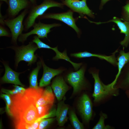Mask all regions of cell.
<instances>
[{"mask_svg":"<svg viewBox=\"0 0 129 129\" xmlns=\"http://www.w3.org/2000/svg\"><path fill=\"white\" fill-rule=\"evenodd\" d=\"M16 52V66L21 61H25L30 65L35 62L37 57L34 54L35 51L38 49L36 44L32 41L29 42L27 45L20 46H14L11 47Z\"/></svg>","mask_w":129,"mask_h":129,"instance_id":"cell-6","label":"cell"},{"mask_svg":"<svg viewBox=\"0 0 129 129\" xmlns=\"http://www.w3.org/2000/svg\"><path fill=\"white\" fill-rule=\"evenodd\" d=\"M56 119V118H49L42 120L40 122L38 129H44L47 128Z\"/></svg>","mask_w":129,"mask_h":129,"instance_id":"cell-27","label":"cell"},{"mask_svg":"<svg viewBox=\"0 0 129 129\" xmlns=\"http://www.w3.org/2000/svg\"><path fill=\"white\" fill-rule=\"evenodd\" d=\"M100 116L98 121L92 128L93 129H113L114 128L109 125H105V120L108 118L107 115L102 111L99 114Z\"/></svg>","mask_w":129,"mask_h":129,"instance_id":"cell-22","label":"cell"},{"mask_svg":"<svg viewBox=\"0 0 129 129\" xmlns=\"http://www.w3.org/2000/svg\"><path fill=\"white\" fill-rule=\"evenodd\" d=\"M65 99L64 97L62 100L59 101L56 110V119L58 125L60 127L64 126L68 120L67 114L69 107L68 105L64 103Z\"/></svg>","mask_w":129,"mask_h":129,"instance_id":"cell-16","label":"cell"},{"mask_svg":"<svg viewBox=\"0 0 129 129\" xmlns=\"http://www.w3.org/2000/svg\"><path fill=\"white\" fill-rule=\"evenodd\" d=\"M1 91L2 92L10 96L19 94L17 91L14 88L13 90H11L2 88L1 89Z\"/></svg>","mask_w":129,"mask_h":129,"instance_id":"cell-29","label":"cell"},{"mask_svg":"<svg viewBox=\"0 0 129 129\" xmlns=\"http://www.w3.org/2000/svg\"><path fill=\"white\" fill-rule=\"evenodd\" d=\"M5 26L0 24V36L11 37L10 31Z\"/></svg>","mask_w":129,"mask_h":129,"instance_id":"cell-28","label":"cell"},{"mask_svg":"<svg viewBox=\"0 0 129 129\" xmlns=\"http://www.w3.org/2000/svg\"><path fill=\"white\" fill-rule=\"evenodd\" d=\"M77 107L83 121L86 124L89 123L92 119L93 111L92 101L87 94L83 93L80 96Z\"/></svg>","mask_w":129,"mask_h":129,"instance_id":"cell-9","label":"cell"},{"mask_svg":"<svg viewBox=\"0 0 129 129\" xmlns=\"http://www.w3.org/2000/svg\"><path fill=\"white\" fill-rule=\"evenodd\" d=\"M29 11V9H24L15 17L12 19L7 18L4 20V25L9 28L11 32V42L15 44H17L18 37L24 30L23 21Z\"/></svg>","mask_w":129,"mask_h":129,"instance_id":"cell-7","label":"cell"},{"mask_svg":"<svg viewBox=\"0 0 129 129\" xmlns=\"http://www.w3.org/2000/svg\"><path fill=\"white\" fill-rule=\"evenodd\" d=\"M33 5H35L37 4V0H29Z\"/></svg>","mask_w":129,"mask_h":129,"instance_id":"cell-31","label":"cell"},{"mask_svg":"<svg viewBox=\"0 0 129 129\" xmlns=\"http://www.w3.org/2000/svg\"><path fill=\"white\" fill-rule=\"evenodd\" d=\"M54 96L51 87L46 86L43 90L42 94L36 103V107L47 105H53L54 101Z\"/></svg>","mask_w":129,"mask_h":129,"instance_id":"cell-19","label":"cell"},{"mask_svg":"<svg viewBox=\"0 0 129 129\" xmlns=\"http://www.w3.org/2000/svg\"><path fill=\"white\" fill-rule=\"evenodd\" d=\"M53 105H47L36 107L38 118L42 117L47 113L52 108Z\"/></svg>","mask_w":129,"mask_h":129,"instance_id":"cell-25","label":"cell"},{"mask_svg":"<svg viewBox=\"0 0 129 129\" xmlns=\"http://www.w3.org/2000/svg\"><path fill=\"white\" fill-rule=\"evenodd\" d=\"M68 114L70 123L74 129H84L83 124L79 121L74 111L72 110H70Z\"/></svg>","mask_w":129,"mask_h":129,"instance_id":"cell-23","label":"cell"},{"mask_svg":"<svg viewBox=\"0 0 129 129\" xmlns=\"http://www.w3.org/2000/svg\"><path fill=\"white\" fill-rule=\"evenodd\" d=\"M62 3L74 12L78 13L79 17L83 18L84 15L94 18L95 16L92 11L87 6L86 0H61Z\"/></svg>","mask_w":129,"mask_h":129,"instance_id":"cell-10","label":"cell"},{"mask_svg":"<svg viewBox=\"0 0 129 129\" xmlns=\"http://www.w3.org/2000/svg\"><path fill=\"white\" fill-rule=\"evenodd\" d=\"M4 65L5 72L1 79L2 82L4 83H11L24 87V86L21 82L19 79V76L20 73L14 71L6 64L5 63Z\"/></svg>","mask_w":129,"mask_h":129,"instance_id":"cell-18","label":"cell"},{"mask_svg":"<svg viewBox=\"0 0 129 129\" xmlns=\"http://www.w3.org/2000/svg\"><path fill=\"white\" fill-rule=\"evenodd\" d=\"M111 0H101L100 4L99 6V9L100 10H102L104 5L108 1Z\"/></svg>","mask_w":129,"mask_h":129,"instance_id":"cell-30","label":"cell"},{"mask_svg":"<svg viewBox=\"0 0 129 129\" xmlns=\"http://www.w3.org/2000/svg\"><path fill=\"white\" fill-rule=\"evenodd\" d=\"M89 72L94 80V89L92 97L95 106H99L105 103L113 97L118 96L119 89L115 87V83L113 81L107 85L104 84L99 76V70L95 67L90 68Z\"/></svg>","mask_w":129,"mask_h":129,"instance_id":"cell-2","label":"cell"},{"mask_svg":"<svg viewBox=\"0 0 129 129\" xmlns=\"http://www.w3.org/2000/svg\"><path fill=\"white\" fill-rule=\"evenodd\" d=\"M43 69V76L39 83V87H43L48 86L50 81L55 76L61 73L64 70L62 68L57 69L50 68L47 66L43 61L41 60Z\"/></svg>","mask_w":129,"mask_h":129,"instance_id":"cell-15","label":"cell"},{"mask_svg":"<svg viewBox=\"0 0 129 129\" xmlns=\"http://www.w3.org/2000/svg\"><path fill=\"white\" fill-rule=\"evenodd\" d=\"M51 87L58 101L63 99L70 88V87L61 76H58L54 79Z\"/></svg>","mask_w":129,"mask_h":129,"instance_id":"cell-14","label":"cell"},{"mask_svg":"<svg viewBox=\"0 0 129 129\" xmlns=\"http://www.w3.org/2000/svg\"><path fill=\"white\" fill-rule=\"evenodd\" d=\"M118 52V55L116 57L118 61V72L113 80L115 82L123 69L129 61V51L125 52L123 49L120 50Z\"/></svg>","mask_w":129,"mask_h":129,"instance_id":"cell-20","label":"cell"},{"mask_svg":"<svg viewBox=\"0 0 129 129\" xmlns=\"http://www.w3.org/2000/svg\"><path fill=\"white\" fill-rule=\"evenodd\" d=\"M121 17L122 20L129 22V0L122 7Z\"/></svg>","mask_w":129,"mask_h":129,"instance_id":"cell-26","label":"cell"},{"mask_svg":"<svg viewBox=\"0 0 129 129\" xmlns=\"http://www.w3.org/2000/svg\"><path fill=\"white\" fill-rule=\"evenodd\" d=\"M5 15L7 18H14L23 9H29L33 5L29 0H8Z\"/></svg>","mask_w":129,"mask_h":129,"instance_id":"cell-11","label":"cell"},{"mask_svg":"<svg viewBox=\"0 0 129 129\" xmlns=\"http://www.w3.org/2000/svg\"><path fill=\"white\" fill-rule=\"evenodd\" d=\"M10 97L12 102L10 111L14 119L15 128L18 129L24 125L34 123L38 118L34 102L25 92Z\"/></svg>","mask_w":129,"mask_h":129,"instance_id":"cell-1","label":"cell"},{"mask_svg":"<svg viewBox=\"0 0 129 129\" xmlns=\"http://www.w3.org/2000/svg\"><path fill=\"white\" fill-rule=\"evenodd\" d=\"M0 1H4V2H5L6 4H8V0H0Z\"/></svg>","mask_w":129,"mask_h":129,"instance_id":"cell-33","label":"cell"},{"mask_svg":"<svg viewBox=\"0 0 129 129\" xmlns=\"http://www.w3.org/2000/svg\"><path fill=\"white\" fill-rule=\"evenodd\" d=\"M0 97L5 100V111L6 112L9 116L12 117L10 111L12 102L10 96L6 94L1 93Z\"/></svg>","mask_w":129,"mask_h":129,"instance_id":"cell-24","label":"cell"},{"mask_svg":"<svg viewBox=\"0 0 129 129\" xmlns=\"http://www.w3.org/2000/svg\"><path fill=\"white\" fill-rule=\"evenodd\" d=\"M121 20V19L114 17L112 19L107 22H97L92 21L91 22L97 25L111 22L115 23L120 29V33L125 34L124 39L120 43L124 49L125 48H127L129 44V22L125 21L123 22Z\"/></svg>","mask_w":129,"mask_h":129,"instance_id":"cell-13","label":"cell"},{"mask_svg":"<svg viewBox=\"0 0 129 129\" xmlns=\"http://www.w3.org/2000/svg\"><path fill=\"white\" fill-rule=\"evenodd\" d=\"M62 25L59 23H44L39 20L38 23L35 22L33 25V29L26 33H22L18 37V40L19 42L23 43L29 36L32 34L36 35L39 38H47L48 34L52 31L50 30L51 28Z\"/></svg>","mask_w":129,"mask_h":129,"instance_id":"cell-8","label":"cell"},{"mask_svg":"<svg viewBox=\"0 0 129 129\" xmlns=\"http://www.w3.org/2000/svg\"><path fill=\"white\" fill-rule=\"evenodd\" d=\"M118 49H117L110 55L100 54L93 53L86 51L78 53L71 54L70 56L77 58H82L90 57H96L100 59L104 60L109 63L114 67L117 66L118 61L116 54L118 52Z\"/></svg>","mask_w":129,"mask_h":129,"instance_id":"cell-12","label":"cell"},{"mask_svg":"<svg viewBox=\"0 0 129 129\" xmlns=\"http://www.w3.org/2000/svg\"><path fill=\"white\" fill-rule=\"evenodd\" d=\"M64 5L62 3L54 0H43L39 5H32L29 9L28 15L23 22L24 31H27L32 27L37 18L45 13L49 8L56 7L63 9Z\"/></svg>","mask_w":129,"mask_h":129,"instance_id":"cell-3","label":"cell"},{"mask_svg":"<svg viewBox=\"0 0 129 129\" xmlns=\"http://www.w3.org/2000/svg\"><path fill=\"white\" fill-rule=\"evenodd\" d=\"M115 86L125 91L129 90V61L124 66L118 77Z\"/></svg>","mask_w":129,"mask_h":129,"instance_id":"cell-17","label":"cell"},{"mask_svg":"<svg viewBox=\"0 0 129 129\" xmlns=\"http://www.w3.org/2000/svg\"><path fill=\"white\" fill-rule=\"evenodd\" d=\"M73 12L70 9L66 12L61 13H45L38 17L37 19L38 20L44 19H52L62 22L74 29L78 37H80L81 33V30L77 26L76 23L78 17H73Z\"/></svg>","mask_w":129,"mask_h":129,"instance_id":"cell-5","label":"cell"},{"mask_svg":"<svg viewBox=\"0 0 129 129\" xmlns=\"http://www.w3.org/2000/svg\"><path fill=\"white\" fill-rule=\"evenodd\" d=\"M42 65L41 61L37 63V67L31 72L29 77V87L38 89L39 87L38 86L37 82L38 75L39 71Z\"/></svg>","mask_w":129,"mask_h":129,"instance_id":"cell-21","label":"cell"},{"mask_svg":"<svg viewBox=\"0 0 129 129\" xmlns=\"http://www.w3.org/2000/svg\"><path fill=\"white\" fill-rule=\"evenodd\" d=\"M125 92V94L126 96L129 99V90L126 91Z\"/></svg>","mask_w":129,"mask_h":129,"instance_id":"cell-32","label":"cell"},{"mask_svg":"<svg viewBox=\"0 0 129 129\" xmlns=\"http://www.w3.org/2000/svg\"><path fill=\"white\" fill-rule=\"evenodd\" d=\"M87 67L86 64H83L79 70L70 72L66 76L67 81L73 88V94L87 90L90 87V84L85 76Z\"/></svg>","mask_w":129,"mask_h":129,"instance_id":"cell-4","label":"cell"}]
</instances>
